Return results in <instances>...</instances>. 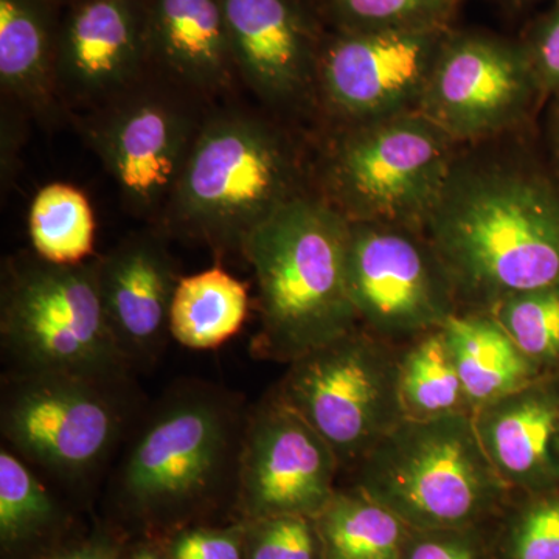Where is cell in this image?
Returning <instances> with one entry per match:
<instances>
[{
  "mask_svg": "<svg viewBox=\"0 0 559 559\" xmlns=\"http://www.w3.org/2000/svg\"><path fill=\"white\" fill-rule=\"evenodd\" d=\"M352 473L355 488L412 530L473 527L511 492L469 414L404 418Z\"/></svg>",
  "mask_w": 559,
  "mask_h": 559,
  "instance_id": "cell-4",
  "label": "cell"
},
{
  "mask_svg": "<svg viewBox=\"0 0 559 559\" xmlns=\"http://www.w3.org/2000/svg\"><path fill=\"white\" fill-rule=\"evenodd\" d=\"M544 103L520 38L454 25L418 112L465 146L535 130Z\"/></svg>",
  "mask_w": 559,
  "mask_h": 559,
  "instance_id": "cell-8",
  "label": "cell"
},
{
  "mask_svg": "<svg viewBox=\"0 0 559 559\" xmlns=\"http://www.w3.org/2000/svg\"><path fill=\"white\" fill-rule=\"evenodd\" d=\"M463 0H320L333 31H415L455 25Z\"/></svg>",
  "mask_w": 559,
  "mask_h": 559,
  "instance_id": "cell-26",
  "label": "cell"
},
{
  "mask_svg": "<svg viewBox=\"0 0 559 559\" xmlns=\"http://www.w3.org/2000/svg\"><path fill=\"white\" fill-rule=\"evenodd\" d=\"M349 221L316 194L286 202L242 245L259 286V358L290 364L360 329L348 290Z\"/></svg>",
  "mask_w": 559,
  "mask_h": 559,
  "instance_id": "cell-2",
  "label": "cell"
},
{
  "mask_svg": "<svg viewBox=\"0 0 559 559\" xmlns=\"http://www.w3.org/2000/svg\"><path fill=\"white\" fill-rule=\"evenodd\" d=\"M400 348L362 329L288 364L274 395L329 443L342 469L360 460L400 425Z\"/></svg>",
  "mask_w": 559,
  "mask_h": 559,
  "instance_id": "cell-7",
  "label": "cell"
},
{
  "mask_svg": "<svg viewBox=\"0 0 559 559\" xmlns=\"http://www.w3.org/2000/svg\"><path fill=\"white\" fill-rule=\"evenodd\" d=\"M491 312L540 373L559 364V283L513 294Z\"/></svg>",
  "mask_w": 559,
  "mask_h": 559,
  "instance_id": "cell-27",
  "label": "cell"
},
{
  "mask_svg": "<svg viewBox=\"0 0 559 559\" xmlns=\"http://www.w3.org/2000/svg\"><path fill=\"white\" fill-rule=\"evenodd\" d=\"M55 559H112L108 554L98 549H80L69 551V554L61 555Z\"/></svg>",
  "mask_w": 559,
  "mask_h": 559,
  "instance_id": "cell-35",
  "label": "cell"
},
{
  "mask_svg": "<svg viewBox=\"0 0 559 559\" xmlns=\"http://www.w3.org/2000/svg\"><path fill=\"white\" fill-rule=\"evenodd\" d=\"M518 38L547 100L559 91V0L547 3Z\"/></svg>",
  "mask_w": 559,
  "mask_h": 559,
  "instance_id": "cell-31",
  "label": "cell"
},
{
  "mask_svg": "<svg viewBox=\"0 0 559 559\" xmlns=\"http://www.w3.org/2000/svg\"><path fill=\"white\" fill-rule=\"evenodd\" d=\"M510 559H559V495L530 503L511 527Z\"/></svg>",
  "mask_w": 559,
  "mask_h": 559,
  "instance_id": "cell-29",
  "label": "cell"
},
{
  "mask_svg": "<svg viewBox=\"0 0 559 559\" xmlns=\"http://www.w3.org/2000/svg\"><path fill=\"white\" fill-rule=\"evenodd\" d=\"M200 128L178 103L139 94L94 117L87 138L127 204L148 215L170 202Z\"/></svg>",
  "mask_w": 559,
  "mask_h": 559,
  "instance_id": "cell-14",
  "label": "cell"
},
{
  "mask_svg": "<svg viewBox=\"0 0 559 559\" xmlns=\"http://www.w3.org/2000/svg\"><path fill=\"white\" fill-rule=\"evenodd\" d=\"M132 559H160V558L157 557V555H154L153 551L143 550V551H140V554L134 555V557H132Z\"/></svg>",
  "mask_w": 559,
  "mask_h": 559,
  "instance_id": "cell-37",
  "label": "cell"
},
{
  "mask_svg": "<svg viewBox=\"0 0 559 559\" xmlns=\"http://www.w3.org/2000/svg\"><path fill=\"white\" fill-rule=\"evenodd\" d=\"M489 462L510 491H538L559 477V393L546 378L473 414Z\"/></svg>",
  "mask_w": 559,
  "mask_h": 559,
  "instance_id": "cell-18",
  "label": "cell"
},
{
  "mask_svg": "<svg viewBox=\"0 0 559 559\" xmlns=\"http://www.w3.org/2000/svg\"><path fill=\"white\" fill-rule=\"evenodd\" d=\"M421 230L460 310L559 283V186L535 130L462 146Z\"/></svg>",
  "mask_w": 559,
  "mask_h": 559,
  "instance_id": "cell-1",
  "label": "cell"
},
{
  "mask_svg": "<svg viewBox=\"0 0 559 559\" xmlns=\"http://www.w3.org/2000/svg\"><path fill=\"white\" fill-rule=\"evenodd\" d=\"M347 277L360 329L396 348L460 311L443 261L415 227L349 221Z\"/></svg>",
  "mask_w": 559,
  "mask_h": 559,
  "instance_id": "cell-9",
  "label": "cell"
},
{
  "mask_svg": "<svg viewBox=\"0 0 559 559\" xmlns=\"http://www.w3.org/2000/svg\"><path fill=\"white\" fill-rule=\"evenodd\" d=\"M250 559H316L319 532L314 518L277 514L261 518Z\"/></svg>",
  "mask_w": 559,
  "mask_h": 559,
  "instance_id": "cell-30",
  "label": "cell"
},
{
  "mask_svg": "<svg viewBox=\"0 0 559 559\" xmlns=\"http://www.w3.org/2000/svg\"><path fill=\"white\" fill-rule=\"evenodd\" d=\"M28 231L36 257L47 263L80 264L94 252L90 201L69 183H50L38 191L28 213Z\"/></svg>",
  "mask_w": 559,
  "mask_h": 559,
  "instance_id": "cell-25",
  "label": "cell"
},
{
  "mask_svg": "<svg viewBox=\"0 0 559 559\" xmlns=\"http://www.w3.org/2000/svg\"><path fill=\"white\" fill-rule=\"evenodd\" d=\"M293 143L242 114L201 124L167 209L180 230L218 248H242L280 207L304 194Z\"/></svg>",
  "mask_w": 559,
  "mask_h": 559,
  "instance_id": "cell-3",
  "label": "cell"
},
{
  "mask_svg": "<svg viewBox=\"0 0 559 559\" xmlns=\"http://www.w3.org/2000/svg\"><path fill=\"white\" fill-rule=\"evenodd\" d=\"M235 68L264 102H316L320 51L329 33L308 0H221Z\"/></svg>",
  "mask_w": 559,
  "mask_h": 559,
  "instance_id": "cell-15",
  "label": "cell"
},
{
  "mask_svg": "<svg viewBox=\"0 0 559 559\" xmlns=\"http://www.w3.org/2000/svg\"><path fill=\"white\" fill-rule=\"evenodd\" d=\"M502 5L509 7L510 10L520 11L527 9V7L536 5L540 2H551V0H499Z\"/></svg>",
  "mask_w": 559,
  "mask_h": 559,
  "instance_id": "cell-36",
  "label": "cell"
},
{
  "mask_svg": "<svg viewBox=\"0 0 559 559\" xmlns=\"http://www.w3.org/2000/svg\"><path fill=\"white\" fill-rule=\"evenodd\" d=\"M148 50L183 86L226 87L235 68L221 0H151Z\"/></svg>",
  "mask_w": 559,
  "mask_h": 559,
  "instance_id": "cell-19",
  "label": "cell"
},
{
  "mask_svg": "<svg viewBox=\"0 0 559 559\" xmlns=\"http://www.w3.org/2000/svg\"><path fill=\"white\" fill-rule=\"evenodd\" d=\"M399 366L401 404L406 418L471 415L457 367L441 329L401 347Z\"/></svg>",
  "mask_w": 559,
  "mask_h": 559,
  "instance_id": "cell-24",
  "label": "cell"
},
{
  "mask_svg": "<svg viewBox=\"0 0 559 559\" xmlns=\"http://www.w3.org/2000/svg\"><path fill=\"white\" fill-rule=\"evenodd\" d=\"M341 471L329 443L274 393L242 429L237 476L257 516H318Z\"/></svg>",
  "mask_w": 559,
  "mask_h": 559,
  "instance_id": "cell-13",
  "label": "cell"
},
{
  "mask_svg": "<svg viewBox=\"0 0 559 559\" xmlns=\"http://www.w3.org/2000/svg\"><path fill=\"white\" fill-rule=\"evenodd\" d=\"M108 384L73 374H17L2 400L3 437L43 468L83 476L119 436L120 412Z\"/></svg>",
  "mask_w": 559,
  "mask_h": 559,
  "instance_id": "cell-12",
  "label": "cell"
},
{
  "mask_svg": "<svg viewBox=\"0 0 559 559\" xmlns=\"http://www.w3.org/2000/svg\"><path fill=\"white\" fill-rule=\"evenodd\" d=\"M148 55V17L138 0H81L58 40L57 81L81 100L121 94Z\"/></svg>",
  "mask_w": 559,
  "mask_h": 559,
  "instance_id": "cell-16",
  "label": "cell"
},
{
  "mask_svg": "<svg viewBox=\"0 0 559 559\" xmlns=\"http://www.w3.org/2000/svg\"><path fill=\"white\" fill-rule=\"evenodd\" d=\"M53 503L27 463L9 450L0 451V535L13 543L46 524Z\"/></svg>",
  "mask_w": 559,
  "mask_h": 559,
  "instance_id": "cell-28",
  "label": "cell"
},
{
  "mask_svg": "<svg viewBox=\"0 0 559 559\" xmlns=\"http://www.w3.org/2000/svg\"><path fill=\"white\" fill-rule=\"evenodd\" d=\"M469 528L412 530L403 559H484Z\"/></svg>",
  "mask_w": 559,
  "mask_h": 559,
  "instance_id": "cell-32",
  "label": "cell"
},
{
  "mask_svg": "<svg viewBox=\"0 0 559 559\" xmlns=\"http://www.w3.org/2000/svg\"><path fill=\"white\" fill-rule=\"evenodd\" d=\"M248 314L245 283L213 266L179 280L170 310V336L189 349H215L240 333Z\"/></svg>",
  "mask_w": 559,
  "mask_h": 559,
  "instance_id": "cell-22",
  "label": "cell"
},
{
  "mask_svg": "<svg viewBox=\"0 0 559 559\" xmlns=\"http://www.w3.org/2000/svg\"><path fill=\"white\" fill-rule=\"evenodd\" d=\"M326 559H403L411 528L358 488L336 491L314 518Z\"/></svg>",
  "mask_w": 559,
  "mask_h": 559,
  "instance_id": "cell-23",
  "label": "cell"
},
{
  "mask_svg": "<svg viewBox=\"0 0 559 559\" xmlns=\"http://www.w3.org/2000/svg\"><path fill=\"white\" fill-rule=\"evenodd\" d=\"M441 331L471 415L543 377L491 311L460 310Z\"/></svg>",
  "mask_w": 559,
  "mask_h": 559,
  "instance_id": "cell-20",
  "label": "cell"
},
{
  "mask_svg": "<svg viewBox=\"0 0 559 559\" xmlns=\"http://www.w3.org/2000/svg\"><path fill=\"white\" fill-rule=\"evenodd\" d=\"M460 148L419 112L336 127L319 197L352 223L423 229Z\"/></svg>",
  "mask_w": 559,
  "mask_h": 559,
  "instance_id": "cell-5",
  "label": "cell"
},
{
  "mask_svg": "<svg viewBox=\"0 0 559 559\" xmlns=\"http://www.w3.org/2000/svg\"><path fill=\"white\" fill-rule=\"evenodd\" d=\"M0 336L20 373L119 380L128 359L114 337L98 285V260L10 267L2 285Z\"/></svg>",
  "mask_w": 559,
  "mask_h": 559,
  "instance_id": "cell-6",
  "label": "cell"
},
{
  "mask_svg": "<svg viewBox=\"0 0 559 559\" xmlns=\"http://www.w3.org/2000/svg\"><path fill=\"white\" fill-rule=\"evenodd\" d=\"M544 164L559 186V91L547 97L535 128Z\"/></svg>",
  "mask_w": 559,
  "mask_h": 559,
  "instance_id": "cell-34",
  "label": "cell"
},
{
  "mask_svg": "<svg viewBox=\"0 0 559 559\" xmlns=\"http://www.w3.org/2000/svg\"><path fill=\"white\" fill-rule=\"evenodd\" d=\"M241 439L229 400L212 390H182L132 444L120 473L124 495L142 509L193 502L237 476Z\"/></svg>",
  "mask_w": 559,
  "mask_h": 559,
  "instance_id": "cell-10",
  "label": "cell"
},
{
  "mask_svg": "<svg viewBox=\"0 0 559 559\" xmlns=\"http://www.w3.org/2000/svg\"><path fill=\"white\" fill-rule=\"evenodd\" d=\"M173 559H242L234 533L194 530L180 535L171 547Z\"/></svg>",
  "mask_w": 559,
  "mask_h": 559,
  "instance_id": "cell-33",
  "label": "cell"
},
{
  "mask_svg": "<svg viewBox=\"0 0 559 559\" xmlns=\"http://www.w3.org/2000/svg\"><path fill=\"white\" fill-rule=\"evenodd\" d=\"M452 27L331 28L320 51L316 102L336 127L418 112L437 55Z\"/></svg>",
  "mask_w": 559,
  "mask_h": 559,
  "instance_id": "cell-11",
  "label": "cell"
},
{
  "mask_svg": "<svg viewBox=\"0 0 559 559\" xmlns=\"http://www.w3.org/2000/svg\"><path fill=\"white\" fill-rule=\"evenodd\" d=\"M175 266L154 238H132L98 260L103 310L128 362L156 355L170 333Z\"/></svg>",
  "mask_w": 559,
  "mask_h": 559,
  "instance_id": "cell-17",
  "label": "cell"
},
{
  "mask_svg": "<svg viewBox=\"0 0 559 559\" xmlns=\"http://www.w3.org/2000/svg\"><path fill=\"white\" fill-rule=\"evenodd\" d=\"M57 49L44 0H0V84L7 94L46 109L57 86Z\"/></svg>",
  "mask_w": 559,
  "mask_h": 559,
  "instance_id": "cell-21",
  "label": "cell"
}]
</instances>
